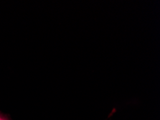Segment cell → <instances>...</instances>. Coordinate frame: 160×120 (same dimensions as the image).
<instances>
[{
    "instance_id": "obj_1",
    "label": "cell",
    "mask_w": 160,
    "mask_h": 120,
    "mask_svg": "<svg viewBox=\"0 0 160 120\" xmlns=\"http://www.w3.org/2000/svg\"><path fill=\"white\" fill-rule=\"evenodd\" d=\"M0 120H8V119L5 118L4 117H2V116H1V115H0Z\"/></svg>"
}]
</instances>
